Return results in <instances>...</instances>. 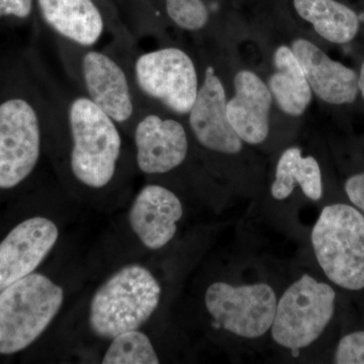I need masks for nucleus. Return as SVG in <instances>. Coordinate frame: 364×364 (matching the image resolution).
Returning a JSON list of instances; mask_svg holds the SVG:
<instances>
[{"instance_id":"obj_1","label":"nucleus","mask_w":364,"mask_h":364,"mask_svg":"<svg viewBox=\"0 0 364 364\" xmlns=\"http://www.w3.org/2000/svg\"><path fill=\"white\" fill-rule=\"evenodd\" d=\"M162 289L156 277L141 264L126 265L112 274L93 294L88 323L98 338L112 339L139 329L157 310Z\"/></svg>"},{"instance_id":"obj_2","label":"nucleus","mask_w":364,"mask_h":364,"mask_svg":"<svg viewBox=\"0 0 364 364\" xmlns=\"http://www.w3.org/2000/svg\"><path fill=\"white\" fill-rule=\"evenodd\" d=\"M63 287L33 272L0 291V355H14L35 343L63 306Z\"/></svg>"},{"instance_id":"obj_3","label":"nucleus","mask_w":364,"mask_h":364,"mask_svg":"<svg viewBox=\"0 0 364 364\" xmlns=\"http://www.w3.org/2000/svg\"><path fill=\"white\" fill-rule=\"evenodd\" d=\"M311 238L326 277L345 291H363V213L348 203L327 205L318 215Z\"/></svg>"},{"instance_id":"obj_4","label":"nucleus","mask_w":364,"mask_h":364,"mask_svg":"<svg viewBox=\"0 0 364 364\" xmlns=\"http://www.w3.org/2000/svg\"><path fill=\"white\" fill-rule=\"evenodd\" d=\"M69 122L74 176L87 188H105L114 176L121 154L122 139L114 119L92 100L79 97L72 102Z\"/></svg>"},{"instance_id":"obj_5","label":"nucleus","mask_w":364,"mask_h":364,"mask_svg":"<svg viewBox=\"0 0 364 364\" xmlns=\"http://www.w3.org/2000/svg\"><path fill=\"white\" fill-rule=\"evenodd\" d=\"M336 298L330 284L304 274L277 301L272 339L294 352L310 346L334 317Z\"/></svg>"},{"instance_id":"obj_6","label":"nucleus","mask_w":364,"mask_h":364,"mask_svg":"<svg viewBox=\"0 0 364 364\" xmlns=\"http://www.w3.org/2000/svg\"><path fill=\"white\" fill-rule=\"evenodd\" d=\"M205 303L223 329L241 338L256 339L272 329L277 298L263 282L236 287L217 282L208 287Z\"/></svg>"},{"instance_id":"obj_7","label":"nucleus","mask_w":364,"mask_h":364,"mask_svg":"<svg viewBox=\"0 0 364 364\" xmlns=\"http://www.w3.org/2000/svg\"><path fill=\"white\" fill-rule=\"evenodd\" d=\"M41 153L39 119L21 98L0 105V189L20 186L37 166Z\"/></svg>"},{"instance_id":"obj_8","label":"nucleus","mask_w":364,"mask_h":364,"mask_svg":"<svg viewBox=\"0 0 364 364\" xmlns=\"http://www.w3.org/2000/svg\"><path fill=\"white\" fill-rule=\"evenodd\" d=\"M136 80L143 92L159 100L170 111L191 112L198 93L193 60L177 48H165L142 55L136 61Z\"/></svg>"},{"instance_id":"obj_9","label":"nucleus","mask_w":364,"mask_h":364,"mask_svg":"<svg viewBox=\"0 0 364 364\" xmlns=\"http://www.w3.org/2000/svg\"><path fill=\"white\" fill-rule=\"evenodd\" d=\"M59 239L54 221L43 215L26 218L0 241V291L36 272Z\"/></svg>"},{"instance_id":"obj_10","label":"nucleus","mask_w":364,"mask_h":364,"mask_svg":"<svg viewBox=\"0 0 364 364\" xmlns=\"http://www.w3.org/2000/svg\"><path fill=\"white\" fill-rule=\"evenodd\" d=\"M226 91L213 67H208L202 87L189 114V126L203 147L222 154H238L240 136L232 128L227 117Z\"/></svg>"},{"instance_id":"obj_11","label":"nucleus","mask_w":364,"mask_h":364,"mask_svg":"<svg viewBox=\"0 0 364 364\" xmlns=\"http://www.w3.org/2000/svg\"><path fill=\"white\" fill-rule=\"evenodd\" d=\"M182 215L183 207L173 191L149 184L136 195L129 212V223L146 248L158 250L174 238Z\"/></svg>"},{"instance_id":"obj_12","label":"nucleus","mask_w":364,"mask_h":364,"mask_svg":"<svg viewBox=\"0 0 364 364\" xmlns=\"http://www.w3.org/2000/svg\"><path fill=\"white\" fill-rule=\"evenodd\" d=\"M136 163L146 174H162L178 167L188 156V141L183 126L156 114L144 117L135 131Z\"/></svg>"},{"instance_id":"obj_13","label":"nucleus","mask_w":364,"mask_h":364,"mask_svg":"<svg viewBox=\"0 0 364 364\" xmlns=\"http://www.w3.org/2000/svg\"><path fill=\"white\" fill-rule=\"evenodd\" d=\"M291 50L317 97L334 105L355 102L359 93L358 74L353 69L334 61L309 40H294Z\"/></svg>"},{"instance_id":"obj_14","label":"nucleus","mask_w":364,"mask_h":364,"mask_svg":"<svg viewBox=\"0 0 364 364\" xmlns=\"http://www.w3.org/2000/svg\"><path fill=\"white\" fill-rule=\"evenodd\" d=\"M235 95L227 102V117L243 142L258 145L269 134L273 97L267 83L254 72L241 70L234 78Z\"/></svg>"},{"instance_id":"obj_15","label":"nucleus","mask_w":364,"mask_h":364,"mask_svg":"<svg viewBox=\"0 0 364 364\" xmlns=\"http://www.w3.org/2000/svg\"><path fill=\"white\" fill-rule=\"evenodd\" d=\"M83 76L90 100L117 123L133 114V102L126 74L102 53L88 52L83 58Z\"/></svg>"},{"instance_id":"obj_16","label":"nucleus","mask_w":364,"mask_h":364,"mask_svg":"<svg viewBox=\"0 0 364 364\" xmlns=\"http://www.w3.org/2000/svg\"><path fill=\"white\" fill-rule=\"evenodd\" d=\"M39 6L46 23L59 35L82 46L100 40L104 21L92 0H39Z\"/></svg>"},{"instance_id":"obj_17","label":"nucleus","mask_w":364,"mask_h":364,"mask_svg":"<svg viewBox=\"0 0 364 364\" xmlns=\"http://www.w3.org/2000/svg\"><path fill=\"white\" fill-rule=\"evenodd\" d=\"M275 72L267 86L280 111L291 117L305 114L312 102L313 91L291 48L279 46L273 55Z\"/></svg>"},{"instance_id":"obj_18","label":"nucleus","mask_w":364,"mask_h":364,"mask_svg":"<svg viewBox=\"0 0 364 364\" xmlns=\"http://www.w3.org/2000/svg\"><path fill=\"white\" fill-rule=\"evenodd\" d=\"M294 6L299 16L328 42L347 44L358 33L359 16L336 0H294Z\"/></svg>"},{"instance_id":"obj_19","label":"nucleus","mask_w":364,"mask_h":364,"mask_svg":"<svg viewBox=\"0 0 364 364\" xmlns=\"http://www.w3.org/2000/svg\"><path fill=\"white\" fill-rule=\"evenodd\" d=\"M296 186L314 202L322 198V172L317 160L304 157L299 148L291 147L282 153L277 162L272 195L275 200H286Z\"/></svg>"},{"instance_id":"obj_20","label":"nucleus","mask_w":364,"mask_h":364,"mask_svg":"<svg viewBox=\"0 0 364 364\" xmlns=\"http://www.w3.org/2000/svg\"><path fill=\"white\" fill-rule=\"evenodd\" d=\"M104 364H158L156 350L149 337L139 329L117 335L102 358Z\"/></svg>"},{"instance_id":"obj_21","label":"nucleus","mask_w":364,"mask_h":364,"mask_svg":"<svg viewBox=\"0 0 364 364\" xmlns=\"http://www.w3.org/2000/svg\"><path fill=\"white\" fill-rule=\"evenodd\" d=\"M166 9L170 18L183 30H200L208 21L203 0H166Z\"/></svg>"},{"instance_id":"obj_22","label":"nucleus","mask_w":364,"mask_h":364,"mask_svg":"<svg viewBox=\"0 0 364 364\" xmlns=\"http://www.w3.org/2000/svg\"><path fill=\"white\" fill-rule=\"evenodd\" d=\"M333 363L364 364V330L348 333L339 340Z\"/></svg>"},{"instance_id":"obj_23","label":"nucleus","mask_w":364,"mask_h":364,"mask_svg":"<svg viewBox=\"0 0 364 364\" xmlns=\"http://www.w3.org/2000/svg\"><path fill=\"white\" fill-rule=\"evenodd\" d=\"M344 191L351 205L364 214V172L349 177L345 181Z\"/></svg>"},{"instance_id":"obj_24","label":"nucleus","mask_w":364,"mask_h":364,"mask_svg":"<svg viewBox=\"0 0 364 364\" xmlns=\"http://www.w3.org/2000/svg\"><path fill=\"white\" fill-rule=\"evenodd\" d=\"M33 0H0V16L26 18L32 11Z\"/></svg>"},{"instance_id":"obj_25","label":"nucleus","mask_w":364,"mask_h":364,"mask_svg":"<svg viewBox=\"0 0 364 364\" xmlns=\"http://www.w3.org/2000/svg\"><path fill=\"white\" fill-rule=\"evenodd\" d=\"M358 87L359 92L361 93L364 100V62L363 66H361L360 73L358 75Z\"/></svg>"}]
</instances>
